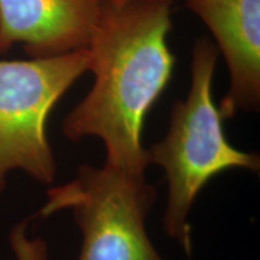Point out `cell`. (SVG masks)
<instances>
[{
    "label": "cell",
    "instance_id": "1",
    "mask_svg": "<svg viewBox=\"0 0 260 260\" xmlns=\"http://www.w3.org/2000/svg\"><path fill=\"white\" fill-rule=\"evenodd\" d=\"M170 29L171 0L104 3L88 46L95 82L63 121V133L70 140L102 139L105 164L125 174L144 175L148 165L142 128L171 79Z\"/></svg>",
    "mask_w": 260,
    "mask_h": 260
},
{
    "label": "cell",
    "instance_id": "2",
    "mask_svg": "<svg viewBox=\"0 0 260 260\" xmlns=\"http://www.w3.org/2000/svg\"><path fill=\"white\" fill-rule=\"evenodd\" d=\"M217 58L218 52L210 39L195 42L188 96L172 107L167 136L147 149L148 164L164 169L168 181L164 229L188 254L191 251L188 214L205 184L229 169L256 172L260 169L258 154L235 148L224 134V119L212 98Z\"/></svg>",
    "mask_w": 260,
    "mask_h": 260
},
{
    "label": "cell",
    "instance_id": "3",
    "mask_svg": "<svg viewBox=\"0 0 260 260\" xmlns=\"http://www.w3.org/2000/svg\"><path fill=\"white\" fill-rule=\"evenodd\" d=\"M47 197L41 216L73 211L82 233L77 260H164L146 232L157 193L145 175L83 164L73 181L48 189Z\"/></svg>",
    "mask_w": 260,
    "mask_h": 260
},
{
    "label": "cell",
    "instance_id": "4",
    "mask_svg": "<svg viewBox=\"0 0 260 260\" xmlns=\"http://www.w3.org/2000/svg\"><path fill=\"white\" fill-rule=\"evenodd\" d=\"M89 64L88 48L30 60H0V191L15 169L41 183L54 181L47 117Z\"/></svg>",
    "mask_w": 260,
    "mask_h": 260
},
{
    "label": "cell",
    "instance_id": "5",
    "mask_svg": "<svg viewBox=\"0 0 260 260\" xmlns=\"http://www.w3.org/2000/svg\"><path fill=\"white\" fill-rule=\"evenodd\" d=\"M102 0H0V53L16 44L34 58L88 48Z\"/></svg>",
    "mask_w": 260,
    "mask_h": 260
},
{
    "label": "cell",
    "instance_id": "6",
    "mask_svg": "<svg viewBox=\"0 0 260 260\" xmlns=\"http://www.w3.org/2000/svg\"><path fill=\"white\" fill-rule=\"evenodd\" d=\"M216 39L226 61L230 88L223 98V119L254 111L260 102V0H186Z\"/></svg>",
    "mask_w": 260,
    "mask_h": 260
},
{
    "label": "cell",
    "instance_id": "7",
    "mask_svg": "<svg viewBox=\"0 0 260 260\" xmlns=\"http://www.w3.org/2000/svg\"><path fill=\"white\" fill-rule=\"evenodd\" d=\"M27 223H21L11 232V247L17 260H46L47 247L40 239H28Z\"/></svg>",
    "mask_w": 260,
    "mask_h": 260
},
{
    "label": "cell",
    "instance_id": "8",
    "mask_svg": "<svg viewBox=\"0 0 260 260\" xmlns=\"http://www.w3.org/2000/svg\"><path fill=\"white\" fill-rule=\"evenodd\" d=\"M103 3L105 4H113V5H121V4H125V3L132 2V0H102Z\"/></svg>",
    "mask_w": 260,
    "mask_h": 260
}]
</instances>
